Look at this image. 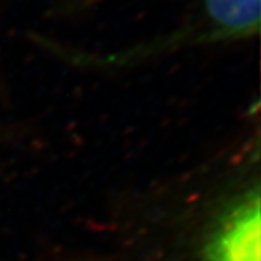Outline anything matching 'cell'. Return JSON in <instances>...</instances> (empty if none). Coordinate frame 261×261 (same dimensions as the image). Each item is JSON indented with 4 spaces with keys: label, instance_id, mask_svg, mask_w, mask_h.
I'll list each match as a JSON object with an SVG mask.
<instances>
[]
</instances>
